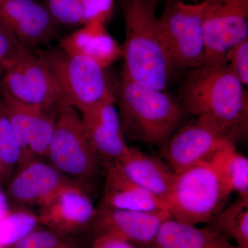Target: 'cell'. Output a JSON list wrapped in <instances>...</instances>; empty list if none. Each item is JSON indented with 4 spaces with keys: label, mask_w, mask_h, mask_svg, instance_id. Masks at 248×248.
Listing matches in <instances>:
<instances>
[{
    "label": "cell",
    "mask_w": 248,
    "mask_h": 248,
    "mask_svg": "<svg viewBox=\"0 0 248 248\" xmlns=\"http://www.w3.org/2000/svg\"><path fill=\"white\" fill-rule=\"evenodd\" d=\"M124 26L122 76L166 91L173 71L156 16L158 0H118Z\"/></svg>",
    "instance_id": "6da1fadb"
},
{
    "label": "cell",
    "mask_w": 248,
    "mask_h": 248,
    "mask_svg": "<svg viewBox=\"0 0 248 248\" xmlns=\"http://www.w3.org/2000/svg\"><path fill=\"white\" fill-rule=\"evenodd\" d=\"M244 88L227 63H203L183 86V107L197 117H211L238 137L248 126V94Z\"/></svg>",
    "instance_id": "7a4b0ae2"
},
{
    "label": "cell",
    "mask_w": 248,
    "mask_h": 248,
    "mask_svg": "<svg viewBox=\"0 0 248 248\" xmlns=\"http://www.w3.org/2000/svg\"><path fill=\"white\" fill-rule=\"evenodd\" d=\"M116 103L125 136L156 146L164 145L184 119L185 109L166 91L123 76Z\"/></svg>",
    "instance_id": "3957f363"
},
{
    "label": "cell",
    "mask_w": 248,
    "mask_h": 248,
    "mask_svg": "<svg viewBox=\"0 0 248 248\" xmlns=\"http://www.w3.org/2000/svg\"><path fill=\"white\" fill-rule=\"evenodd\" d=\"M231 193L213 157L177 174L166 205L176 221L193 226L212 223Z\"/></svg>",
    "instance_id": "277c9868"
},
{
    "label": "cell",
    "mask_w": 248,
    "mask_h": 248,
    "mask_svg": "<svg viewBox=\"0 0 248 248\" xmlns=\"http://www.w3.org/2000/svg\"><path fill=\"white\" fill-rule=\"evenodd\" d=\"M58 84L63 103L81 112L116 99L106 68L86 57L71 55L61 48L37 50Z\"/></svg>",
    "instance_id": "5b68a950"
},
{
    "label": "cell",
    "mask_w": 248,
    "mask_h": 248,
    "mask_svg": "<svg viewBox=\"0 0 248 248\" xmlns=\"http://www.w3.org/2000/svg\"><path fill=\"white\" fill-rule=\"evenodd\" d=\"M46 160L73 180L91 187L99 172V161L88 140L81 116L62 103Z\"/></svg>",
    "instance_id": "8992f818"
},
{
    "label": "cell",
    "mask_w": 248,
    "mask_h": 248,
    "mask_svg": "<svg viewBox=\"0 0 248 248\" xmlns=\"http://www.w3.org/2000/svg\"><path fill=\"white\" fill-rule=\"evenodd\" d=\"M203 2L167 0L159 27L173 69H195L204 62Z\"/></svg>",
    "instance_id": "52a82bcc"
},
{
    "label": "cell",
    "mask_w": 248,
    "mask_h": 248,
    "mask_svg": "<svg viewBox=\"0 0 248 248\" xmlns=\"http://www.w3.org/2000/svg\"><path fill=\"white\" fill-rule=\"evenodd\" d=\"M237 135L206 116L178 128L164 144L166 162L177 174L213 159L218 152L234 145Z\"/></svg>",
    "instance_id": "ba28073f"
},
{
    "label": "cell",
    "mask_w": 248,
    "mask_h": 248,
    "mask_svg": "<svg viewBox=\"0 0 248 248\" xmlns=\"http://www.w3.org/2000/svg\"><path fill=\"white\" fill-rule=\"evenodd\" d=\"M205 64H226L230 49L248 38V0H203Z\"/></svg>",
    "instance_id": "9c48e42d"
},
{
    "label": "cell",
    "mask_w": 248,
    "mask_h": 248,
    "mask_svg": "<svg viewBox=\"0 0 248 248\" xmlns=\"http://www.w3.org/2000/svg\"><path fill=\"white\" fill-rule=\"evenodd\" d=\"M1 91L19 102L48 107L63 103L51 72L35 51L26 47L1 78Z\"/></svg>",
    "instance_id": "30bf717a"
},
{
    "label": "cell",
    "mask_w": 248,
    "mask_h": 248,
    "mask_svg": "<svg viewBox=\"0 0 248 248\" xmlns=\"http://www.w3.org/2000/svg\"><path fill=\"white\" fill-rule=\"evenodd\" d=\"M76 182L48 161L33 156L19 163L4 193L11 205L39 208L63 187Z\"/></svg>",
    "instance_id": "8fae6325"
},
{
    "label": "cell",
    "mask_w": 248,
    "mask_h": 248,
    "mask_svg": "<svg viewBox=\"0 0 248 248\" xmlns=\"http://www.w3.org/2000/svg\"><path fill=\"white\" fill-rule=\"evenodd\" d=\"M1 99L26 159H45L61 104L38 107L19 102L1 91Z\"/></svg>",
    "instance_id": "7c38bea8"
},
{
    "label": "cell",
    "mask_w": 248,
    "mask_h": 248,
    "mask_svg": "<svg viewBox=\"0 0 248 248\" xmlns=\"http://www.w3.org/2000/svg\"><path fill=\"white\" fill-rule=\"evenodd\" d=\"M90 190L79 182L65 186L39 207V223L62 236L92 226L97 208Z\"/></svg>",
    "instance_id": "4fadbf2b"
},
{
    "label": "cell",
    "mask_w": 248,
    "mask_h": 248,
    "mask_svg": "<svg viewBox=\"0 0 248 248\" xmlns=\"http://www.w3.org/2000/svg\"><path fill=\"white\" fill-rule=\"evenodd\" d=\"M0 22L30 49L50 43L59 27L45 3L37 0H0Z\"/></svg>",
    "instance_id": "5bb4252c"
},
{
    "label": "cell",
    "mask_w": 248,
    "mask_h": 248,
    "mask_svg": "<svg viewBox=\"0 0 248 248\" xmlns=\"http://www.w3.org/2000/svg\"><path fill=\"white\" fill-rule=\"evenodd\" d=\"M171 218L169 212L115 210L99 206L92 226L97 234H110L146 248L154 241L161 225Z\"/></svg>",
    "instance_id": "9a60e30c"
},
{
    "label": "cell",
    "mask_w": 248,
    "mask_h": 248,
    "mask_svg": "<svg viewBox=\"0 0 248 248\" xmlns=\"http://www.w3.org/2000/svg\"><path fill=\"white\" fill-rule=\"evenodd\" d=\"M115 104L116 99H110L80 112L88 140L104 164L120 159L130 148Z\"/></svg>",
    "instance_id": "2e32d148"
},
{
    "label": "cell",
    "mask_w": 248,
    "mask_h": 248,
    "mask_svg": "<svg viewBox=\"0 0 248 248\" xmlns=\"http://www.w3.org/2000/svg\"><path fill=\"white\" fill-rule=\"evenodd\" d=\"M108 163L129 181L166 203L177 176L167 163L132 147L120 159Z\"/></svg>",
    "instance_id": "e0dca14e"
},
{
    "label": "cell",
    "mask_w": 248,
    "mask_h": 248,
    "mask_svg": "<svg viewBox=\"0 0 248 248\" xmlns=\"http://www.w3.org/2000/svg\"><path fill=\"white\" fill-rule=\"evenodd\" d=\"M109 18L91 19L61 39L59 48L68 54L86 57L107 68L122 56V46L107 32Z\"/></svg>",
    "instance_id": "ac0fdd59"
},
{
    "label": "cell",
    "mask_w": 248,
    "mask_h": 248,
    "mask_svg": "<svg viewBox=\"0 0 248 248\" xmlns=\"http://www.w3.org/2000/svg\"><path fill=\"white\" fill-rule=\"evenodd\" d=\"M104 165L105 184L99 205L115 210L168 211L164 201L124 177L110 163Z\"/></svg>",
    "instance_id": "d6986e66"
},
{
    "label": "cell",
    "mask_w": 248,
    "mask_h": 248,
    "mask_svg": "<svg viewBox=\"0 0 248 248\" xmlns=\"http://www.w3.org/2000/svg\"><path fill=\"white\" fill-rule=\"evenodd\" d=\"M146 248H238L213 226L199 228L170 218Z\"/></svg>",
    "instance_id": "ffe728a7"
},
{
    "label": "cell",
    "mask_w": 248,
    "mask_h": 248,
    "mask_svg": "<svg viewBox=\"0 0 248 248\" xmlns=\"http://www.w3.org/2000/svg\"><path fill=\"white\" fill-rule=\"evenodd\" d=\"M58 26L79 28L98 17H110L114 0H45Z\"/></svg>",
    "instance_id": "44dd1931"
},
{
    "label": "cell",
    "mask_w": 248,
    "mask_h": 248,
    "mask_svg": "<svg viewBox=\"0 0 248 248\" xmlns=\"http://www.w3.org/2000/svg\"><path fill=\"white\" fill-rule=\"evenodd\" d=\"M220 175L231 192L248 198V159L231 145L214 156Z\"/></svg>",
    "instance_id": "7402d4cb"
},
{
    "label": "cell",
    "mask_w": 248,
    "mask_h": 248,
    "mask_svg": "<svg viewBox=\"0 0 248 248\" xmlns=\"http://www.w3.org/2000/svg\"><path fill=\"white\" fill-rule=\"evenodd\" d=\"M214 228L234 240L238 248H248V198L241 197L217 215Z\"/></svg>",
    "instance_id": "603a6c76"
},
{
    "label": "cell",
    "mask_w": 248,
    "mask_h": 248,
    "mask_svg": "<svg viewBox=\"0 0 248 248\" xmlns=\"http://www.w3.org/2000/svg\"><path fill=\"white\" fill-rule=\"evenodd\" d=\"M25 155L15 133L1 97L0 98V174L1 183L9 182Z\"/></svg>",
    "instance_id": "cb8c5ba5"
},
{
    "label": "cell",
    "mask_w": 248,
    "mask_h": 248,
    "mask_svg": "<svg viewBox=\"0 0 248 248\" xmlns=\"http://www.w3.org/2000/svg\"><path fill=\"white\" fill-rule=\"evenodd\" d=\"M40 225L37 215L29 208L12 205L0 218V248H8Z\"/></svg>",
    "instance_id": "d4e9b609"
},
{
    "label": "cell",
    "mask_w": 248,
    "mask_h": 248,
    "mask_svg": "<svg viewBox=\"0 0 248 248\" xmlns=\"http://www.w3.org/2000/svg\"><path fill=\"white\" fill-rule=\"evenodd\" d=\"M8 248H72L58 234L47 228L36 227Z\"/></svg>",
    "instance_id": "484cf974"
},
{
    "label": "cell",
    "mask_w": 248,
    "mask_h": 248,
    "mask_svg": "<svg viewBox=\"0 0 248 248\" xmlns=\"http://www.w3.org/2000/svg\"><path fill=\"white\" fill-rule=\"evenodd\" d=\"M25 48L0 22V78L14 64Z\"/></svg>",
    "instance_id": "4316f807"
},
{
    "label": "cell",
    "mask_w": 248,
    "mask_h": 248,
    "mask_svg": "<svg viewBox=\"0 0 248 248\" xmlns=\"http://www.w3.org/2000/svg\"><path fill=\"white\" fill-rule=\"evenodd\" d=\"M226 63L244 86L248 84V38L230 49Z\"/></svg>",
    "instance_id": "83f0119b"
},
{
    "label": "cell",
    "mask_w": 248,
    "mask_h": 248,
    "mask_svg": "<svg viewBox=\"0 0 248 248\" xmlns=\"http://www.w3.org/2000/svg\"><path fill=\"white\" fill-rule=\"evenodd\" d=\"M91 248H141L122 238L110 234H99Z\"/></svg>",
    "instance_id": "f1b7e54d"
},
{
    "label": "cell",
    "mask_w": 248,
    "mask_h": 248,
    "mask_svg": "<svg viewBox=\"0 0 248 248\" xmlns=\"http://www.w3.org/2000/svg\"><path fill=\"white\" fill-rule=\"evenodd\" d=\"M12 205L10 204L7 197L0 188V218L9 211Z\"/></svg>",
    "instance_id": "f546056e"
},
{
    "label": "cell",
    "mask_w": 248,
    "mask_h": 248,
    "mask_svg": "<svg viewBox=\"0 0 248 248\" xmlns=\"http://www.w3.org/2000/svg\"><path fill=\"white\" fill-rule=\"evenodd\" d=\"M1 86H0V98H1Z\"/></svg>",
    "instance_id": "4dcf8cb0"
},
{
    "label": "cell",
    "mask_w": 248,
    "mask_h": 248,
    "mask_svg": "<svg viewBox=\"0 0 248 248\" xmlns=\"http://www.w3.org/2000/svg\"><path fill=\"white\" fill-rule=\"evenodd\" d=\"M1 184V174H0V184Z\"/></svg>",
    "instance_id": "1f68e13d"
}]
</instances>
